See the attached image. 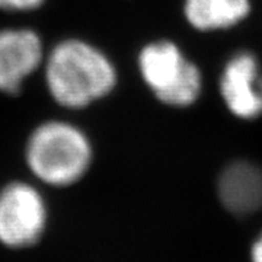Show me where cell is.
<instances>
[{
  "label": "cell",
  "mask_w": 262,
  "mask_h": 262,
  "mask_svg": "<svg viewBox=\"0 0 262 262\" xmlns=\"http://www.w3.org/2000/svg\"><path fill=\"white\" fill-rule=\"evenodd\" d=\"M44 80L51 99L67 110H82L113 92L117 70L106 54L91 42L67 38L46 56Z\"/></svg>",
  "instance_id": "6da1fadb"
},
{
  "label": "cell",
  "mask_w": 262,
  "mask_h": 262,
  "mask_svg": "<svg viewBox=\"0 0 262 262\" xmlns=\"http://www.w3.org/2000/svg\"><path fill=\"white\" fill-rule=\"evenodd\" d=\"M92 159V143L86 133L64 120L38 124L25 144L27 166L48 187L75 185L88 173Z\"/></svg>",
  "instance_id": "7a4b0ae2"
},
{
  "label": "cell",
  "mask_w": 262,
  "mask_h": 262,
  "mask_svg": "<svg viewBox=\"0 0 262 262\" xmlns=\"http://www.w3.org/2000/svg\"><path fill=\"white\" fill-rule=\"evenodd\" d=\"M140 73L162 102L172 106H188L201 92V75L178 47L169 41L153 42L139 56Z\"/></svg>",
  "instance_id": "3957f363"
},
{
  "label": "cell",
  "mask_w": 262,
  "mask_h": 262,
  "mask_svg": "<svg viewBox=\"0 0 262 262\" xmlns=\"http://www.w3.org/2000/svg\"><path fill=\"white\" fill-rule=\"evenodd\" d=\"M48 220L47 204L34 185L15 181L0 189V244L25 249L39 242Z\"/></svg>",
  "instance_id": "277c9868"
},
{
  "label": "cell",
  "mask_w": 262,
  "mask_h": 262,
  "mask_svg": "<svg viewBox=\"0 0 262 262\" xmlns=\"http://www.w3.org/2000/svg\"><path fill=\"white\" fill-rule=\"evenodd\" d=\"M47 51L32 28L0 29V92L16 95L34 73L42 69Z\"/></svg>",
  "instance_id": "5b68a950"
},
{
  "label": "cell",
  "mask_w": 262,
  "mask_h": 262,
  "mask_svg": "<svg viewBox=\"0 0 262 262\" xmlns=\"http://www.w3.org/2000/svg\"><path fill=\"white\" fill-rule=\"evenodd\" d=\"M220 88L234 115L251 120L262 114V79L258 77V63L252 54H237L226 64Z\"/></svg>",
  "instance_id": "8992f818"
},
{
  "label": "cell",
  "mask_w": 262,
  "mask_h": 262,
  "mask_svg": "<svg viewBox=\"0 0 262 262\" xmlns=\"http://www.w3.org/2000/svg\"><path fill=\"white\" fill-rule=\"evenodd\" d=\"M219 195L227 210L251 214L262 207V169L249 162H234L219 178Z\"/></svg>",
  "instance_id": "52a82bcc"
},
{
  "label": "cell",
  "mask_w": 262,
  "mask_h": 262,
  "mask_svg": "<svg viewBox=\"0 0 262 262\" xmlns=\"http://www.w3.org/2000/svg\"><path fill=\"white\" fill-rule=\"evenodd\" d=\"M248 12V0H185L187 19L201 31L233 27Z\"/></svg>",
  "instance_id": "ba28073f"
},
{
  "label": "cell",
  "mask_w": 262,
  "mask_h": 262,
  "mask_svg": "<svg viewBox=\"0 0 262 262\" xmlns=\"http://www.w3.org/2000/svg\"><path fill=\"white\" fill-rule=\"evenodd\" d=\"M46 0H0V10L3 12H31L39 9Z\"/></svg>",
  "instance_id": "9c48e42d"
},
{
  "label": "cell",
  "mask_w": 262,
  "mask_h": 262,
  "mask_svg": "<svg viewBox=\"0 0 262 262\" xmlns=\"http://www.w3.org/2000/svg\"><path fill=\"white\" fill-rule=\"evenodd\" d=\"M252 262H262V234L258 237V241L253 244Z\"/></svg>",
  "instance_id": "30bf717a"
}]
</instances>
